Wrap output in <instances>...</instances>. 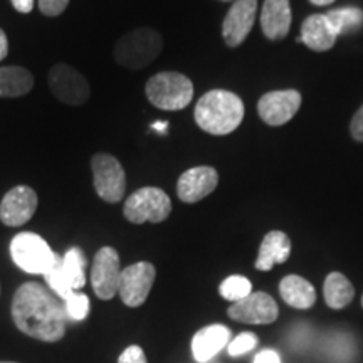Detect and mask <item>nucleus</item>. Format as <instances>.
<instances>
[{
	"mask_svg": "<svg viewBox=\"0 0 363 363\" xmlns=\"http://www.w3.org/2000/svg\"><path fill=\"white\" fill-rule=\"evenodd\" d=\"M219 293L222 298L227 299V301L238 303L252 293V284L251 281L244 278V276L234 274L222 281L219 286Z\"/></svg>",
	"mask_w": 363,
	"mask_h": 363,
	"instance_id": "nucleus-25",
	"label": "nucleus"
},
{
	"mask_svg": "<svg viewBox=\"0 0 363 363\" xmlns=\"http://www.w3.org/2000/svg\"><path fill=\"white\" fill-rule=\"evenodd\" d=\"M291 4L289 0H264L261 11V29L269 40H281L291 29Z\"/></svg>",
	"mask_w": 363,
	"mask_h": 363,
	"instance_id": "nucleus-16",
	"label": "nucleus"
},
{
	"mask_svg": "<svg viewBox=\"0 0 363 363\" xmlns=\"http://www.w3.org/2000/svg\"><path fill=\"white\" fill-rule=\"evenodd\" d=\"M0 363H12V362H0Z\"/></svg>",
	"mask_w": 363,
	"mask_h": 363,
	"instance_id": "nucleus-37",
	"label": "nucleus"
},
{
	"mask_svg": "<svg viewBox=\"0 0 363 363\" xmlns=\"http://www.w3.org/2000/svg\"><path fill=\"white\" fill-rule=\"evenodd\" d=\"M11 256L17 267L29 274H45L57 259L49 244L34 233H21L12 239Z\"/></svg>",
	"mask_w": 363,
	"mask_h": 363,
	"instance_id": "nucleus-6",
	"label": "nucleus"
},
{
	"mask_svg": "<svg viewBox=\"0 0 363 363\" xmlns=\"http://www.w3.org/2000/svg\"><path fill=\"white\" fill-rule=\"evenodd\" d=\"M34 86L33 72L21 66L0 67V98H19L30 93Z\"/></svg>",
	"mask_w": 363,
	"mask_h": 363,
	"instance_id": "nucleus-21",
	"label": "nucleus"
},
{
	"mask_svg": "<svg viewBox=\"0 0 363 363\" xmlns=\"http://www.w3.org/2000/svg\"><path fill=\"white\" fill-rule=\"evenodd\" d=\"M12 6L17 12L30 13L34 9V0H12Z\"/></svg>",
	"mask_w": 363,
	"mask_h": 363,
	"instance_id": "nucleus-33",
	"label": "nucleus"
},
{
	"mask_svg": "<svg viewBox=\"0 0 363 363\" xmlns=\"http://www.w3.org/2000/svg\"><path fill=\"white\" fill-rule=\"evenodd\" d=\"M121 271L123 269L120 266V254L116 249L110 246L99 249L93 259V267H91V284L99 299L108 301L116 296Z\"/></svg>",
	"mask_w": 363,
	"mask_h": 363,
	"instance_id": "nucleus-9",
	"label": "nucleus"
},
{
	"mask_svg": "<svg viewBox=\"0 0 363 363\" xmlns=\"http://www.w3.org/2000/svg\"><path fill=\"white\" fill-rule=\"evenodd\" d=\"M362 308H363V296H362Z\"/></svg>",
	"mask_w": 363,
	"mask_h": 363,
	"instance_id": "nucleus-38",
	"label": "nucleus"
},
{
	"mask_svg": "<svg viewBox=\"0 0 363 363\" xmlns=\"http://www.w3.org/2000/svg\"><path fill=\"white\" fill-rule=\"evenodd\" d=\"M326 17L338 35L353 34L363 27V11L358 7H342L326 12Z\"/></svg>",
	"mask_w": 363,
	"mask_h": 363,
	"instance_id": "nucleus-23",
	"label": "nucleus"
},
{
	"mask_svg": "<svg viewBox=\"0 0 363 363\" xmlns=\"http://www.w3.org/2000/svg\"><path fill=\"white\" fill-rule=\"evenodd\" d=\"M279 294L286 305L296 310H308L316 303V291L313 284L296 274H289L281 279Z\"/></svg>",
	"mask_w": 363,
	"mask_h": 363,
	"instance_id": "nucleus-20",
	"label": "nucleus"
},
{
	"mask_svg": "<svg viewBox=\"0 0 363 363\" xmlns=\"http://www.w3.org/2000/svg\"><path fill=\"white\" fill-rule=\"evenodd\" d=\"M291 256V240L281 230H271L262 239L256 269L271 271L276 264H283Z\"/></svg>",
	"mask_w": 363,
	"mask_h": 363,
	"instance_id": "nucleus-19",
	"label": "nucleus"
},
{
	"mask_svg": "<svg viewBox=\"0 0 363 363\" xmlns=\"http://www.w3.org/2000/svg\"><path fill=\"white\" fill-rule=\"evenodd\" d=\"M94 190L104 202L116 203L125 197L126 175L116 157L110 153H96L91 158Z\"/></svg>",
	"mask_w": 363,
	"mask_h": 363,
	"instance_id": "nucleus-7",
	"label": "nucleus"
},
{
	"mask_svg": "<svg viewBox=\"0 0 363 363\" xmlns=\"http://www.w3.org/2000/svg\"><path fill=\"white\" fill-rule=\"evenodd\" d=\"M313 6H318V7H325V6H331V4L335 2V0H310Z\"/></svg>",
	"mask_w": 363,
	"mask_h": 363,
	"instance_id": "nucleus-35",
	"label": "nucleus"
},
{
	"mask_svg": "<svg viewBox=\"0 0 363 363\" xmlns=\"http://www.w3.org/2000/svg\"><path fill=\"white\" fill-rule=\"evenodd\" d=\"M220 2H233V0H220Z\"/></svg>",
	"mask_w": 363,
	"mask_h": 363,
	"instance_id": "nucleus-36",
	"label": "nucleus"
},
{
	"mask_svg": "<svg viewBox=\"0 0 363 363\" xmlns=\"http://www.w3.org/2000/svg\"><path fill=\"white\" fill-rule=\"evenodd\" d=\"M301 106V94L296 89H279L266 93L257 103L261 120L269 126H283L296 116Z\"/></svg>",
	"mask_w": 363,
	"mask_h": 363,
	"instance_id": "nucleus-12",
	"label": "nucleus"
},
{
	"mask_svg": "<svg viewBox=\"0 0 363 363\" xmlns=\"http://www.w3.org/2000/svg\"><path fill=\"white\" fill-rule=\"evenodd\" d=\"M157 269L152 262H136L125 267L120 276V293L121 301L130 308H138L147 301L153 283H155Z\"/></svg>",
	"mask_w": 363,
	"mask_h": 363,
	"instance_id": "nucleus-10",
	"label": "nucleus"
},
{
	"mask_svg": "<svg viewBox=\"0 0 363 363\" xmlns=\"http://www.w3.org/2000/svg\"><path fill=\"white\" fill-rule=\"evenodd\" d=\"M163 51L160 33L150 27L130 30L115 45V59L120 66L128 69H143L152 65Z\"/></svg>",
	"mask_w": 363,
	"mask_h": 363,
	"instance_id": "nucleus-4",
	"label": "nucleus"
},
{
	"mask_svg": "<svg viewBox=\"0 0 363 363\" xmlns=\"http://www.w3.org/2000/svg\"><path fill=\"white\" fill-rule=\"evenodd\" d=\"M257 0H235L222 22V38L229 48H239L256 22Z\"/></svg>",
	"mask_w": 363,
	"mask_h": 363,
	"instance_id": "nucleus-14",
	"label": "nucleus"
},
{
	"mask_svg": "<svg viewBox=\"0 0 363 363\" xmlns=\"http://www.w3.org/2000/svg\"><path fill=\"white\" fill-rule=\"evenodd\" d=\"M230 320L240 321L247 325H269L278 320L279 308L276 305L274 298L267 293L256 291L249 296L233 303V306L227 310Z\"/></svg>",
	"mask_w": 363,
	"mask_h": 363,
	"instance_id": "nucleus-11",
	"label": "nucleus"
},
{
	"mask_svg": "<svg viewBox=\"0 0 363 363\" xmlns=\"http://www.w3.org/2000/svg\"><path fill=\"white\" fill-rule=\"evenodd\" d=\"M195 123L206 133L222 136L239 128L244 120V103L227 89H212L195 104Z\"/></svg>",
	"mask_w": 363,
	"mask_h": 363,
	"instance_id": "nucleus-2",
	"label": "nucleus"
},
{
	"mask_svg": "<svg viewBox=\"0 0 363 363\" xmlns=\"http://www.w3.org/2000/svg\"><path fill=\"white\" fill-rule=\"evenodd\" d=\"M118 363H148L147 357L138 345H131L126 350L121 353L118 358Z\"/></svg>",
	"mask_w": 363,
	"mask_h": 363,
	"instance_id": "nucleus-30",
	"label": "nucleus"
},
{
	"mask_svg": "<svg viewBox=\"0 0 363 363\" xmlns=\"http://www.w3.org/2000/svg\"><path fill=\"white\" fill-rule=\"evenodd\" d=\"M65 310L67 318L74 321H83L89 313V298L79 291H72L65 299Z\"/></svg>",
	"mask_w": 363,
	"mask_h": 363,
	"instance_id": "nucleus-27",
	"label": "nucleus"
},
{
	"mask_svg": "<svg viewBox=\"0 0 363 363\" xmlns=\"http://www.w3.org/2000/svg\"><path fill=\"white\" fill-rule=\"evenodd\" d=\"M350 131H352V136L357 140V142L363 143V104L360 106V110L355 113V116H353L350 123Z\"/></svg>",
	"mask_w": 363,
	"mask_h": 363,
	"instance_id": "nucleus-31",
	"label": "nucleus"
},
{
	"mask_svg": "<svg viewBox=\"0 0 363 363\" xmlns=\"http://www.w3.org/2000/svg\"><path fill=\"white\" fill-rule=\"evenodd\" d=\"M38 194L27 185H17L4 195L0 202V220L9 227L24 225L38 211Z\"/></svg>",
	"mask_w": 363,
	"mask_h": 363,
	"instance_id": "nucleus-13",
	"label": "nucleus"
},
{
	"mask_svg": "<svg viewBox=\"0 0 363 363\" xmlns=\"http://www.w3.org/2000/svg\"><path fill=\"white\" fill-rule=\"evenodd\" d=\"M337 38L338 34L335 33L326 13H313L306 17L301 26V35H299L301 43L316 52L330 51L337 43Z\"/></svg>",
	"mask_w": 363,
	"mask_h": 363,
	"instance_id": "nucleus-17",
	"label": "nucleus"
},
{
	"mask_svg": "<svg viewBox=\"0 0 363 363\" xmlns=\"http://www.w3.org/2000/svg\"><path fill=\"white\" fill-rule=\"evenodd\" d=\"M254 363H283V362H281V357L278 352L266 348V350H261L257 353L256 358H254Z\"/></svg>",
	"mask_w": 363,
	"mask_h": 363,
	"instance_id": "nucleus-32",
	"label": "nucleus"
},
{
	"mask_svg": "<svg viewBox=\"0 0 363 363\" xmlns=\"http://www.w3.org/2000/svg\"><path fill=\"white\" fill-rule=\"evenodd\" d=\"M172 214V201L158 187H142L126 199L123 216L131 224H160Z\"/></svg>",
	"mask_w": 363,
	"mask_h": 363,
	"instance_id": "nucleus-5",
	"label": "nucleus"
},
{
	"mask_svg": "<svg viewBox=\"0 0 363 363\" xmlns=\"http://www.w3.org/2000/svg\"><path fill=\"white\" fill-rule=\"evenodd\" d=\"M145 94L158 110L179 111L187 108L194 98V84L182 72H158L147 81Z\"/></svg>",
	"mask_w": 363,
	"mask_h": 363,
	"instance_id": "nucleus-3",
	"label": "nucleus"
},
{
	"mask_svg": "<svg viewBox=\"0 0 363 363\" xmlns=\"http://www.w3.org/2000/svg\"><path fill=\"white\" fill-rule=\"evenodd\" d=\"M323 294L331 310H343L355 298V288L342 272H330L325 279Z\"/></svg>",
	"mask_w": 363,
	"mask_h": 363,
	"instance_id": "nucleus-22",
	"label": "nucleus"
},
{
	"mask_svg": "<svg viewBox=\"0 0 363 363\" xmlns=\"http://www.w3.org/2000/svg\"><path fill=\"white\" fill-rule=\"evenodd\" d=\"M69 6V0H39V11L48 17L61 16Z\"/></svg>",
	"mask_w": 363,
	"mask_h": 363,
	"instance_id": "nucleus-29",
	"label": "nucleus"
},
{
	"mask_svg": "<svg viewBox=\"0 0 363 363\" xmlns=\"http://www.w3.org/2000/svg\"><path fill=\"white\" fill-rule=\"evenodd\" d=\"M13 323L27 337L40 342H59L66 333V310L43 284L24 283L12 299Z\"/></svg>",
	"mask_w": 363,
	"mask_h": 363,
	"instance_id": "nucleus-1",
	"label": "nucleus"
},
{
	"mask_svg": "<svg viewBox=\"0 0 363 363\" xmlns=\"http://www.w3.org/2000/svg\"><path fill=\"white\" fill-rule=\"evenodd\" d=\"M256 347H257V337L254 333L246 331V333L238 335L233 342H229V348H227V350H229L230 357H240V355H246V353L254 350Z\"/></svg>",
	"mask_w": 363,
	"mask_h": 363,
	"instance_id": "nucleus-28",
	"label": "nucleus"
},
{
	"mask_svg": "<svg viewBox=\"0 0 363 363\" xmlns=\"http://www.w3.org/2000/svg\"><path fill=\"white\" fill-rule=\"evenodd\" d=\"M219 185V174L212 167H194L185 170L177 182V195L182 202L195 203L211 195Z\"/></svg>",
	"mask_w": 363,
	"mask_h": 363,
	"instance_id": "nucleus-15",
	"label": "nucleus"
},
{
	"mask_svg": "<svg viewBox=\"0 0 363 363\" xmlns=\"http://www.w3.org/2000/svg\"><path fill=\"white\" fill-rule=\"evenodd\" d=\"M44 278H45V281H48L49 288H51L52 291L56 293L57 296L62 299V301H65V299L69 296L72 291H74V289H72L71 283H69V278H67V274H66V271H65V264H62V257L57 256L56 262H54L51 269L45 272Z\"/></svg>",
	"mask_w": 363,
	"mask_h": 363,
	"instance_id": "nucleus-26",
	"label": "nucleus"
},
{
	"mask_svg": "<svg viewBox=\"0 0 363 363\" xmlns=\"http://www.w3.org/2000/svg\"><path fill=\"white\" fill-rule=\"evenodd\" d=\"M48 84L54 96L69 106H83L91 98L88 79L66 62H57L49 69Z\"/></svg>",
	"mask_w": 363,
	"mask_h": 363,
	"instance_id": "nucleus-8",
	"label": "nucleus"
},
{
	"mask_svg": "<svg viewBox=\"0 0 363 363\" xmlns=\"http://www.w3.org/2000/svg\"><path fill=\"white\" fill-rule=\"evenodd\" d=\"M230 330L224 325H211L199 330L192 340V355L195 362L206 363L229 345Z\"/></svg>",
	"mask_w": 363,
	"mask_h": 363,
	"instance_id": "nucleus-18",
	"label": "nucleus"
},
{
	"mask_svg": "<svg viewBox=\"0 0 363 363\" xmlns=\"http://www.w3.org/2000/svg\"><path fill=\"white\" fill-rule=\"evenodd\" d=\"M62 264H65V271L67 278H69L72 289H74V291H79V289L86 284V259L83 251H81L79 247L69 249V251L62 256Z\"/></svg>",
	"mask_w": 363,
	"mask_h": 363,
	"instance_id": "nucleus-24",
	"label": "nucleus"
},
{
	"mask_svg": "<svg viewBox=\"0 0 363 363\" xmlns=\"http://www.w3.org/2000/svg\"><path fill=\"white\" fill-rule=\"evenodd\" d=\"M9 54V39H7V34L4 33L2 29H0V61H4V59L7 57Z\"/></svg>",
	"mask_w": 363,
	"mask_h": 363,
	"instance_id": "nucleus-34",
	"label": "nucleus"
}]
</instances>
